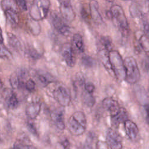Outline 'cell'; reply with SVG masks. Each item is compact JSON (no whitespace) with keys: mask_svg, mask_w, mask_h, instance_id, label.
I'll return each mask as SVG.
<instances>
[{"mask_svg":"<svg viewBox=\"0 0 149 149\" xmlns=\"http://www.w3.org/2000/svg\"><path fill=\"white\" fill-rule=\"evenodd\" d=\"M86 125L87 120L84 113L81 111H76L69 118L68 129L72 135L79 136L85 132Z\"/></svg>","mask_w":149,"mask_h":149,"instance_id":"1","label":"cell"},{"mask_svg":"<svg viewBox=\"0 0 149 149\" xmlns=\"http://www.w3.org/2000/svg\"><path fill=\"white\" fill-rule=\"evenodd\" d=\"M49 7V0H33L29 11L31 18L37 22L44 19L48 13Z\"/></svg>","mask_w":149,"mask_h":149,"instance_id":"2","label":"cell"},{"mask_svg":"<svg viewBox=\"0 0 149 149\" xmlns=\"http://www.w3.org/2000/svg\"><path fill=\"white\" fill-rule=\"evenodd\" d=\"M125 79L130 84L137 83L140 77V73L138 65L135 59L132 56L126 57L124 60Z\"/></svg>","mask_w":149,"mask_h":149,"instance_id":"3","label":"cell"},{"mask_svg":"<svg viewBox=\"0 0 149 149\" xmlns=\"http://www.w3.org/2000/svg\"><path fill=\"white\" fill-rule=\"evenodd\" d=\"M109 12L121 33L123 35H127L129 27L122 8L118 5H114L111 6Z\"/></svg>","mask_w":149,"mask_h":149,"instance_id":"4","label":"cell"},{"mask_svg":"<svg viewBox=\"0 0 149 149\" xmlns=\"http://www.w3.org/2000/svg\"><path fill=\"white\" fill-rule=\"evenodd\" d=\"M109 58L114 76L119 80L125 79V70L124 61L119 52L116 50L109 52Z\"/></svg>","mask_w":149,"mask_h":149,"instance_id":"5","label":"cell"},{"mask_svg":"<svg viewBox=\"0 0 149 149\" xmlns=\"http://www.w3.org/2000/svg\"><path fill=\"white\" fill-rule=\"evenodd\" d=\"M59 3L60 13L63 18L68 22H72L75 18L70 0H58Z\"/></svg>","mask_w":149,"mask_h":149,"instance_id":"6","label":"cell"},{"mask_svg":"<svg viewBox=\"0 0 149 149\" xmlns=\"http://www.w3.org/2000/svg\"><path fill=\"white\" fill-rule=\"evenodd\" d=\"M53 95L57 102L62 107H66L70 103V94L68 90L63 86H60L56 88L54 90Z\"/></svg>","mask_w":149,"mask_h":149,"instance_id":"7","label":"cell"},{"mask_svg":"<svg viewBox=\"0 0 149 149\" xmlns=\"http://www.w3.org/2000/svg\"><path fill=\"white\" fill-rule=\"evenodd\" d=\"M51 21L55 29L62 35L68 36L70 33V27L56 12L51 14Z\"/></svg>","mask_w":149,"mask_h":149,"instance_id":"8","label":"cell"},{"mask_svg":"<svg viewBox=\"0 0 149 149\" xmlns=\"http://www.w3.org/2000/svg\"><path fill=\"white\" fill-rule=\"evenodd\" d=\"M107 143L111 149H122V138L120 134L112 129H109L107 132Z\"/></svg>","mask_w":149,"mask_h":149,"instance_id":"9","label":"cell"},{"mask_svg":"<svg viewBox=\"0 0 149 149\" xmlns=\"http://www.w3.org/2000/svg\"><path fill=\"white\" fill-rule=\"evenodd\" d=\"M61 53L66 65L72 68L75 65V57L72 45L69 43H65L62 47Z\"/></svg>","mask_w":149,"mask_h":149,"instance_id":"10","label":"cell"},{"mask_svg":"<svg viewBox=\"0 0 149 149\" xmlns=\"http://www.w3.org/2000/svg\"><path fill=\"white\" fill-rule=\"evenodd\" d=\"M102 105L103 108L109 113L111 117L116 115L121 109L118 102L109 97L104 98L102 100Z\"/></svg>","mask_w":149,"mask_h":149,"instance_id":"11","label":"cell"},{"mask_svg":"<svg viewBox=\"0 0 149 149\" xmlns=\"http://www.w3.org/2000/svg\"><path fill=\"white\" fill-rule=\"evenodd\" d=\"M124 127L129 138L132 140H135L139 133V129L137 125L133 121L127 119L124 122Z\"/></svg>","mask_w":149,"mask_h":149,"instance_id":"12","label":"cell"},{"mask_svg":"<svg viewBox=\"0 0 149 149\" xmlns=\"http://www.w3.org/2000/svg\"><path fill=\"white\" fill-rule=\"evenodd\" d=\"M90 15L93 20L96 23L100 24L102 22V18L100 13L99 5L97 1L91 0L89 3Z\"/></svg>","mask_w":149,"mask_h":149,"instance_id":"13","label":"cell"},{"mask_svg":"<svg viewBox=\"0 0 149 149\" xmlns=\"http://www.w3.org/2000/svg\"><path fill=\"white\" fill-rule=\"evenodd\" d=\"M41 110V103L40 102H33L26 107V115L30 119H35L40 113Z\"/></svg>","mask_w":149,"mask_h":149,"instance_id":"14","label":"cell"},{"mask_svg":"<svg viewBox=\"0 0 149 149\" xmlns=\"http://www.w3.org/2000/svg\"><path fill=\"white\" fill-rule=\"evenodd\" d=\"M51 118L54 121L55 126L61 130H63L65 127L63 119V115L59 110H55L51 113Z\"/></svg>","mask_w":149,"mask_h":149,"instance_id":"15","label":"cell"},{"mask_svg":"<svg viewBox=\"0 0 149 149\" xmlns=\"http://www.w3.org/2000/svg\"><path fill=\"white\" fill-rule=\"evenodd\" d=\"M98 55H99L100 59H101V62L104 66V67L105 68V69L108 71V72L111 74H113L111 65L110 63V61H109V52L105 49H102V50L99 51Z\"/></svg>","mask_w":149,"mask_h":149,"instance_id":"16","label":"cell"},{"mask_svg":"<svg viewBox=\"0 0 149 149\" xmlns=\"http://www.w3.org/2000/svg\"><path fill=\"white\" fill-rule=\"evenodd\" d=\"M127 112L125 108H121L120 111L115 116L111 117V123L115 127H118L122 122L127 120Z\"/></svg>","mask_w":149,"mask_h":149,"instance_id":"17","label":"cell"},{"mask_svg":"<svg viewBox=\"0 0 149 149\" xmlns=\"http://www.w3.org/2000/svg\"><path fill=\"white\" fill-rule=\"evenodd\" d=\"M5 15L8 21L12 24H17L19 22V16L15 8H9L4 10Z\"/></svg>","mask_w":149,"mask_h":149,"instance_id":"18","label":"cell"},{"mask_svg":"<svg viewBox=\"0 0 149 149\" xmlns=\"http://www.w3.org/2000/svg\"><path fill=\"white\" fill-rule=\"evenodd\" d=\"M137 98L143 105L148 104V96L145 90L140 86H137L135 89Z\"/></svg>","mask_w":149,"mask_h":149,"instance_id":"19","label":"cell"},{"mask_svg":"<svg viewBox=\"0 0 149 149\" xmlns=\"http://www.w3.org/2000/svg\"><path fill=\"white\" fill-rule=\"evenodd\" d=\"M140 47L146 52H149V37L146 34H141L139 38Z\"/></svg>","mask_w":149,"mask_h":149,"instance_id":"20","label":"cell"},{"mask_svg":"<svg viewBox=\"0 0 149 149\" xmlns=\"http://www.w3.org/2000/svg\"><path fill=\"white\" fill-rule=\"evenodd\" d=\"M8 41L9 45L14 48V49L19 50L21 47L20 42L17 37L12 33H8Z\"/></svg>","mask_w":149,"mask_h":149,"instance_id":"21","label":"cell"},{"mask_svg":"<svg viewBox=\"0 0 149 149\" xmlns=\"http://www.w3.org/2000/svg\"><path fill=\"white\" fill-rule=\"evenodd\" d=\"M73 42L77 49L83 52L84 51V45L82 37L79 34H74L73 37Z\"/></svg>","mask_w":149,"mask_h":149,"instance_id":"22","label":"cell"},{"mask_svg":"<svg viewBox=\"0 0 149 149\" xmlns=\"http://www.w3.org/2000/svg\"><path fill=\"white\" fill-rule=\"evenodd\" d=\"M82 99L84 103L88 107H92L94 105L95 100L91 94L84 91L82 95Z\"/></svg>","mask_w":149,"mask_h":149,"instance_id":"23","label":"cell"},{"mask_svg":"<svg viewBox=\"0 0 149 149\" xmlns=\"http://www.w3.org/2000/svg\"><path fill=\"white\" fill-rule=\"evenodd\" d=\"M7 104L11 108H15L18 105V100L16 94L13 93H10L7 95Z\"/></svg>","mask_w":149,"mask_h":149,"instance_id":"24","label":"cell"},{"mask_svg":"<svg viewBox=\"0 0 149 149\" xmlns=\"http://www.w3.org/2000/svg\"><path fill=\"white\" fill-rule=\"evenodd\" d=\"M10 83L13 88H18L20 84H23L19 75L17 73H14L10 77Z\"/></svg>","mask_w":149,"mask_h":149,"instance_id":"25","label":"cell"},{"mask_svg":"<svg viewBox=\"0 0 149 149\" xmlns=\"http://www.w3.org/2000/svg\"><path fill=\"white\" fill-rule=\"evenodd\" d=\"M130 14L133 17H138L141 14V11L139 8V5L137 3H132L129 8Z\"/></svg>","mask_w":149,"mask_h":149,"instance_id":"26","label":"cell"},{"mask_svg":"<svg viewBox=\"0 0 149 149\" xmlns=\"http://www.w3.org/2000/svg\"><path fill=\"white\" fill-rule=\"evenodd\" d=\"M101 43L104 47L103 49H106L107 51L109 52L112 49V40L108 36L102 37L101 38Z\"/></svg>","mask_w":149,"mask_h":149,"instance_id":"27","label":"cell"},{"mask_svg":"<svg viewBox=\"0 0 149 149\" xmlns=\"http://www.w3.org/2000/svg\"><path fill=\"white\" fill-rule=\"evenodd\" d=\"M81 63L85 67L91 68L95 65V61L92 57L85 55L81 58Z\"/></svg>","mask_w":149,"mask_h":149,"instance_id":"28","label":"cell"},{"mask_svg":"<svg viewBox=\"0 0 149 149\" xmlns=\"http://www.w3.org/2000/svg\"><path fill=\"white\" fill-rule=\"evenodd\" d=\"M0 58L8 59L12 58V55L10 51L1 44H0Z\"/></svg>","mask_w":149,"mask_h":149,"instance_id":"29","label":"cell"},{"mask_svg":"<svg viewBox=\"0 0 149 149\" xmlns=\"http://www.w3.org/2000/svg\"><path fill=\"white\" fill-rule=\"evenodd\" d=\"M141 113L146 123L149 125V105L148 104L143 105Z\"/></svg>","mask_w":149,"mask_h":149,"instance_id":"30","label":"cell"},{"mask_svg":"<svg viewBox=\"0 0 149 149\" xmlns=\"http://www.w3.org/2000/svg\"><path fill=\"white\" fill-rule=\"evenodd\" d=\"M15 0H3L2 1V7L3 10L9 8H16Z\"/></svg>","mask_w":149,"mask_h":149,"instance_id":"31","label":"cell"},{"mask_svg":"<svg viewBox=\"0 0 149 149\" xmlns=\"http://www.w3.org/2000/svg\"><path fill=\"white\" fill-rule=\"evenodd\" d=\"M24 86H25L26 88L28 91H33L34 90L36 84H35V82L34 81V80L31 79H30L27 80L26 81V83L24 84Z\"/></svg>","mask_w":149,"mask_h":149,"instance_id":"32","label":"cell"},{"mask_svg":"<svg viewBox=\"0 0 149 149\" xmlns=\"http://www.w3.org/2000/svg\"><path fill=\"white\" fill-rule=\"evenodd\" d=\"M16 5L23 11H25L27 9L26 0H15Z\"/></svg>","mask_w":149,"mask_h":149,"instance_id":"33","label":"cell"},{"mask_svg":"<svg viewBox=\"0 0 149 149\" xmlns=\"http://www.w3.org/2000/svg\"><path fill=\"white\" fill-rule=\"evenodd\" d=\"M96 149H109V146L107 141L98 140L96 143Z\"/></svg>","mask_w":149,"mask_h":149,"instance_id":"34","label":"cell"},{"mask_svg":"<svg viewBox=\"0 0 149 149\" xmlns=\"http://www.w3.org/2000/svg\"><path fill=\"white\" fill-rule=\"evenodd\" d=\"M28 54L29 56L32 58L33 59H38L40 57V55L38 52H37L36 50H35L33 48H29L28 49Z\"/></svg>","mask_w":149,"mask_h":149,"instance_id":"35","label":"cell"},{"mask_svg":"<svg viewBox=\"0 0 149 149\" xmlns=\"http://www.w3.org/2000/svg\"><path fill=\"white\" fill-rule=\"evenodd\" d=\"M84 88H85L86 91L90 94H92L94 92L95 89L94 85L91 83H87L86 84H85Z\"/></svg>","mask_w":149,"mask_h":149,"instance_id":"36","label":"cell"},{"mask_svg":"<svg viewBox=\"0 0 149 149\" xmlns=\"http://www.w3.org/2000/svg\"><path fill=\"white\" fill-rule=\"evenodd\" d=\"M38 79L39 81L44 86L47 85L49 83V81L47 79V78L43 74H38Z\"/></svg>","mask_w":149,"mask_h":149,"instance_id":"37","label":"cell"},{"mask_svg":"<svg viewBox=\"0 0 149 149\" xmlns=\"http://www.w3.org/2000/svg\"><path fill=\"white\" fill-rule=\"evenodd\" d=\"M19 149H37L36 147L32 145H27V144H17L15 145Z\"/></svg>","mask_w":149,"mask_h":149,"instance_id":"38","label":"cell"},{"mask_svg":"<svg viewBox=\"0 0 149 149\" xmlns=\"http://www.w3.org/2000/svg\"><path fill=\"white\" fill-rule=\"evenodd\" d=\"M27 128L29 130L30 132H31L33 134H34V136H37V130L35 128V127L30 123H29L27 124Z\"/></svg>","mask_w":149,"mask_h":149,"instance_id":"39","label":"cell"},{"mask_svg":"<svg viewBox=\"0 0 149 149\" xmlns=\"http://www.w3.org/2000/svg\"><path fill=\"white\" fill-rule=\"evenodd\" d=\"M61 144L64 149H70V143L68 139L63 140L61 142Z\"/></svg>","mask_w":149,"mask_h":149,"instance_id":"40","label":"cell"},{"mask_svg":"<svg viewBox=\"0 0 149 149\" xmlns=\"http://www.w3.org/2000/svg\"><path fill=\"white\" fill-rule=\"evenodd\" d=\"M81 16H82L83 19H88V13H87V11L85 10V9L83 8L81 9Z\"/></svg>","mask_w":149,"mask_h":149,"instance_id":"41","label":"cell"},{"mask_svg":"<svg viewBox=\"0 0 149 149\" xmlns=\"http://www.w3.org/2000/svg\"><path fill=\"white\" fill-rule=\"evenodd\" d=\"M144 30L145 34H146L149 37V24H144Z\"/></svg>","mask_w":149,"mask_h":149,"instance_id":"42","label":"cell"},{"mask_svg":"<svg viewBox=\"0 0 149 149\" xmlns=\"http://www.w3.org/2000/svg\"><path fill=\"white\" fill-rule=\"evenodd\" d=\"M3 41V36H2V31L1 29L0 28V44H2Z\"/></svg>","mask_w":149,"mask_h":149,"instance_id":"43","label":"cell"},{"mask_svg":"<svg viewBox=\"0 0 149 149\" xmlns=\"http://www.w3.org/2000/svg\"><path fill=\"white\" fill-rule=\"evenodd\" d=\"M105 1L107 2H112L114 0H105Z\"/></svg>","mask_w":149,"mask_h":149,"instance_id":"44","label":"cell"},{"mask_svg":"<svg viewBox=\"0 0 149 149\" xmlns=\"http://www.w3.org/2000/svg\"><path fill=\"white\" fill-rule=\"evenodd\" d=\"M10 149H19L17 147H16L15 146V147H13V148H10Z\"/></svg>","mask_w":149,"mask_h":149,"instance_id":"45","label":"cell"},{"mask_svg":"<svg viewBox=\"0 0 149 149\" xmlns=\"http://www.w3.org/2000/svg\"><path fill=\"white\" fill-rule=\"evenodd\" d=\"M122 1H132V0H122Z\"/></svg>","mask_w":149,"mask_h":149,"instance_id":"46","label":"cell"},{"mask_svg":"<svg viewBox=\"0 0 149 149\" xmlns=\"http://www.w3.org/2000/svg\"><path fill=\"white\" fill-rule=\"evenodd\" d=\"M147 1H149V0H147Z\"/></svg>","mask_w":149,"mask_h":149,"instance_id":"47","label":"cell"}]
</instances>
